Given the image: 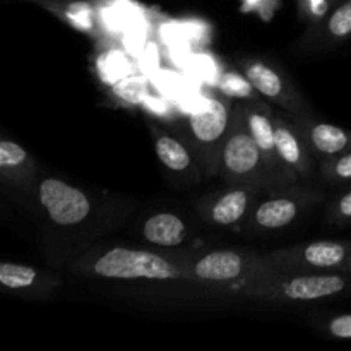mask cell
Returning a JSON list of instances; mask_svg holds the SVG:
<instances>
[{
	"label": "cell",
	"mask_w": 351,
	"mask_h": 351,
	"mask_svg": "<svg viewBox=\"0 0 351 351\" xmlns=\"http://www.w3.org/2000/svg\"><path fill=\"white\" fill-rule=\"evenodd\" d=\"M79 273L113 281H185L191 274L180 256L160 250L112 247L75 264Z\"/></svg>",
	"instance_id": "1"
},
{
	"label": "cell",
	"mask_w": 351,
	"mask_h": 351,
	"mask_svg": "<svg viewBox=\"0 0 351 351\" xmlns=\"http://www.w3.org/2000/svg\"><path fill=\"white\" fill-rule=\"evenodd\" d=\"M351 291V273H278L256 278L243 285L237 293L266 302L304 304L328 300Z\"/></svg>",
	"instance_id": "2"
},
{
	"label": "cell",
	"mask_w": 351,
	"mask_h": 351,
	"mask_svg": "<svg viewBox=\"0 0 351 351\" xmlns=\"http://www.w3.org/2000/svg\"><path fill=\"white\" fill-rule=\"evenodd\" d=\"M218 177L226 185H252L264 192L290 185L267 165L263 151L247 129L240 103H235L233 125L219 154Z\"/></svg>",
	"instance_id": "3"
},
{
	"label": "cell",
	"mask_w": 351,
	"mask_h": 351,
	"mask_svg": "<svg viewBox=\"0 0 351 351\" xmlns=\"http://www.w3.org/2000/svg\"><path fill=\"white\" fill-rule=\"evenodd\" d=\"M180 257L191 274V283L225 288L232 291H239L243 285L256 278L278 273L266 254H256L249 250L218 249L208 250L199 256L180 254Z\"/></svg>",
	"instance_id": "4"
},
{
	"label": "cell",
	"mask_w": 351,
	"mask_h": 351,
	"mask_svg": "<svg viewBox=\"0 0 351 351\" xmlns=\"http://www.w3.org/2000/svg\"><path fill=\"white\" fill-rule=\"evenodd\" d=\"M235 119V101L226 96H206L187 119L189 146L194 151L202 177H216L219 154Z\"/></svg>",
	"instance_id": "5"
},
{
	"label": "cell",
	"mask_w": 351,
	"mask_h": 351,
	"mask_svg": "<svg viewBox=\"0 0 351 351\" xmlns=\"http://www.w3.org/2000/svg\"><path fill=\"white\" fill-rule=\"evenodd\" d=\"M321 197V192L305 189L300 184L264 192L250 211L243 230L261 233L288 228Z\"/></svg>",
	"instance_id": "6"
},
{
	"label": "cell",
	"mask_w": 351,
	"mask_h": 351,
	"mask_svg": "<svg viewBox=\"0 0 351 351\" xmlns=\"http://www.w3.org/2000/svg\"><path fill=\"white\" fill-rule=\"evenodd\" d=\"M269 263L283 273H348L351 242L348 240H314L266 254Z\"/></svg>",
	"instance_id": "7"
},
{
	"label": "cell",
	"mask_w": 351,
	"mask_h": 351,
	"mask_svg": "<svg viewBox=\"0 0 351 351\" xmlns=\"http://www.w3.org/2000/svg\"><path fill=\"white\" fill-rule=\"evenodd\" d=\"M33 192L48 221L58 228L84 225L95 213V201L84 189L58 177H38Z\"/></svg>",
	"instance_id": "8"
},
{
	"label": "cell",
	"mask_w": 351,
	"mask_h": 351,
	"mask_svg": "<svg viewBox=\"0 0 351 351\" xmlns=\"http://www.w3.org/2000/svg\"><path fill=\"white\" fill-rule=\"evenodd\" d=\"M240 69L254 86L257 95L269 105L278 106L291 117H305L314 113L305 96L274 65L261 58H245L240 64Z\"/></svg>",
	"instance_id": "9"
},
{
	"label": "cell",
	"mask_w": 351,
	"mask_h": 351,
	"mask_svg": "<svg viewBox=\"0 0 351 351\" xmlns=\"http://www.w3.org/2000/svg\"><path fill=\"white\" fill-rule=\"evenodd\" d=\"M263 194L264 191L252 185H228L201 199L195 209L206 223L216 228H243Z\"/></svg>",
	"instance_id": "10"
},
{
	"label": "cell",
	"mask_w": 351,
	"mask_h": 351,
	"mask_svg": "<svg viewBox=\"0 0 351 351\" xmlns=\"http://www.w3.org/2000/svg\"><path fill=\"white\" fill-rule=\"evenodd\" d=\"M274 129H276V149L288 170L293 171L298 180H311L315 177L317 158L308 147L307 139L293 117L287 112L274 110Z\"/></svg>",
	"instance_id": "11"
},
{
	"label": "cell",
	"mask_w": 351,
	"mask_h": 351,
	"mask_svg": "<svg viewBox=\"0 0 351 351\" xmlns=\"http://www.w3.org/2000/svg\"><path fill=\"white\" fill-rule=\"evenodd\" d=\"M243 110V119H245L247 129L250 136L257 143V146L263 151L267 165L274 173L280 175L287 184H300L297 175L285 167L280 154L276 149V129H274V110L267 101L261 99H252V101L240 103Z\"/></svg>",
	"instance_id": "12"
},
{
	"label": "cell",
	"mask_w": 351,
	"mask_h": 351,
	"mask_svg": "<svg viewBox=\"0 0 351 351\" xmlns=\"http://www.w3.org/2000/svg\"><path fill=\"white\" fill-rule=\"evenodd\" d=\"M147 127L153 137L154 153L160 163L170 171V175L177 177L178 182H187V184H197L204 178L197 158L187 143L175 137L151 119H147Z\"/></svg>",
	"instance_id": "13"
},
{
	"label": "cell",
	"mask_w": 351,
	"mask_h": 351,
	"mask_svg": "<svg viewBox=\"0 0 351 351\" xmlns=\"http://www.w3.org/2000/svg\"><path fill=\"white\" fill-rule=\"evenodd\" d=\"M60 285L55 274L17 263L0 264V287L23 298L43 300Z\"/></svg>",
	"instance_id": "14"
},
{
	"label": "cell",
	"mask_w": 351,
	"mask_h": 351,
	"mask_svg": "<svg viewBox=\"0 0 351 351\" xmlns=\"http://www.w3.org/2000/svg\"><path fill=\"white\" fill-rule=\"evenodd\" d=\"M293 120L304 132L308 147L317 158V163L321 160L339 156L351 149V130L317 120L314 113L305 117H293Z\"/></svg>",
	"instance_id": "15"
},
{
	"label": "cell",
	"mask_w": 351,
	"mask_h": 351,
	"mask_svg": "<svg viewBox=\"0 0 351 351\" xmlns=\"http://www.w3.org/2000/svg\"><path fill=\"white\" fill-rule=\"evenodd\" d=\"M141 237L156 250H178L191 240L189 223L177 213L161 211L147 216L141 225Z\"/></svg>",
	"instance_id": "16"
},
{
	"label": "cell",
	"mask_w": 351,
	"mask_h": 351,
	"mask_svg": "<svg viewBox=\"0 0 351 351\" xmlns=\"http://www.w3.org/2000/svg\"><path fill=\"white\" fill-rule=\"evenodd\" d=\"M0 178L14 191H33L38 180L36 161L29 151L7 137L0 141Z\"/></svg>",
	"instance_id": "17"
},
{
	"label": "cell",
	"mask_w": 351,
	"mask_h": 351,
	"mask_svg": "<svg viewBox=\"0 0 351 351\" xmlns=\"http://www.w3.org/2000/svg\"><path fill=\"white\" fill-rule=\"evenodd\" d=\"M348 38H351V0H339L317 26L305 31L302 47L307 50H326Z\"/></svg>",
	"instance_id": "18"
},
{
	"label": "cell",
	"mask_w": 351,
	"mask_h": 351,
	"mask_svg": "<svg viewBox=\"0 0 351 351\" xmlns=\"http://www.w3.org/2000/svg\"><path fill=\"white\" fill-rule=\"evenodd\" d=\"M219 93L226 98L233 99L235 103L242 101H252V99H261L254 86L250 84L249 79L245 77L243 72L237 71H226L219 75L218 81Z\"/></svg>",
	"instance_id": "19"
},
{
	"label": "cell",
	"mask_w": 351,
	"mask_h": 351,
	"mask_svg": "<svg viewBox=\"0 0 351 351\" xmlns=\"http://www.w3.org/2000/svg\"><path fill=\"white\" fill-rule=\"evenodd\" d=\"M317 171L329 184H351V149L339 156L321 160Z\"/></svg>",
	"instance_id": "20"
},
{
	"label": "cell",
	"mask_w": 351,
	"mask_h": 351,
	"mask_svg": "<svg viewBox=\"0 0 351 351\" xmlns=\"http://www.w3.org/2000/svg\"><path fill=\"white\" fill-rule=\"evenodd\" d=\"M338 2L339 0H298L300 17L307 23V29L317 26Z\"/></svg>",
	"instance_id": "21"
},
{
	"label": "cell",
	"mask_w": 351,
	"mask_h": 351,
	"mask_svg": "<svg viewBox=\"0 0 351 351\" xmlns=\"http://www.w3.org/2000/svg\"><path fill=\"white\" fill-rule=\"evenodd\" d=\"M326 218H328V221L331 223V225H336V226L350 225L351 223V189H348L345 194L339 195L338 199H335V202L329 206Z\"/></svg>",
	"instance_id": "22"
},
{
	"label": "cell",
	"mask_w": 351,
	"mask_h": 351,
	"mask_svg": "<svg viewBox=\"0 0 351 351\" xmlns=\"http://www.w3.org/2000/svg\"><path fill=\"white\" fill-rule=\"evenodd\" d=\"M324 335L335 339H351V314H341L319 322L317 326Z\"/></svg>",
	"instance_id": "23"
},
{
	"label": "cell",
	"mask_w": 351,
	"mask_h": 351,
	"mask_svg": "<svg viewBox=\"0 0 351 351\" xmlns=\"http://www.w3.org/2000/svg\"><path fill=\"white\" fill-rule=\"evenodd\" d=\"M45 2H50V0H43V2H41V5H43ZM55 2H67V0H55Z\"/></svg>",
	"instance_id": "24"
},
{
	"label": "cell",
	"mask_w": 351,
	"mask_h": 351,
	"mask_svg": "<svg viewBox=\"0 0 351 351\" xmlns=\"http://www.w3.org/2000/svg\"><path fill=\"white\" fill-rule=\"evenodd\" d=\"M29 2H36V3H41V2H43V0H29Z\"/></svg>",
	"instance_id": "25"
},
{
	"label": "cell",
	"mask_w": 351,
	"mask_h": 351,
	"mask_svg": "<svg viewBox=\"0 0 351 351\" xmlns=\"http://www.w3.org/2000/svg\"><path fill=\"white\" fill-rule=\"evenodd\" d=\"M348 273H351V259H350V266H348Z\"/></svg>",
	"instance_id": "26"
}]
</instances>
